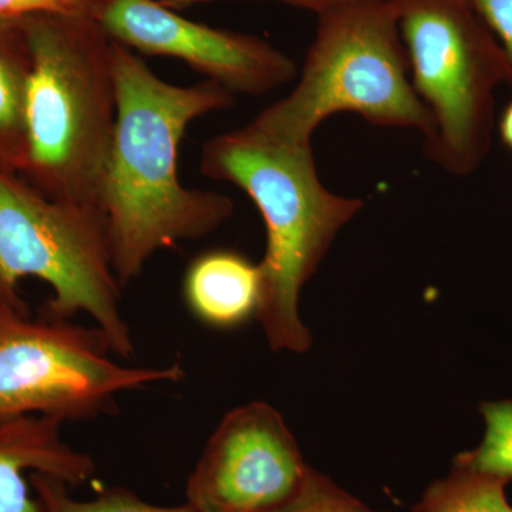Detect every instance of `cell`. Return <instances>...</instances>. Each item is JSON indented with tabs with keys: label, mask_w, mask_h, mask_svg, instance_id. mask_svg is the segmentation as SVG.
Listing matches in <instances>:
<instances>
[{
	"label": "cell",
	"mask_w": 512,
	"mask_h": 512,
	"mask_svg": "<svg viewBox=\"0 0 512 512\" xmlns=\"http://www.w3.org/2000/svg\"><path fill=\"white\" fill-rule=\"evenodd\" d=\"M97 22L114 42L143 55L183 60L232 94L264 96L298 76L291 57L268 40L202 25L160 0H109Z\"/></svg>",
	"instance_id": "9"
},
{
	"label": "cell",
	"mask_w": 512,
	"mask_h": 512,
	"mask_svg": "<svg viewBox=\"0 0 512 512\" xmlns=\"http://www.w3.org/2000/svg\"><path fill=\"white\" fill-rule=\"evenodd\" d=\"M40 512H197L190 504L161 507L147 503L126 488H110L93 500H76L69 494V485L40 473H30Z\"/></svg>",
	"instance_id": "14"
},
{
	"label": "cell",
	"mask_w": 512,
	"mask_h": 512,
	"mask_svg": "<svg viewBox=\"0 0 512 512\" xmlns=\"http://www.w3.org/2000/svg\"><path fill=\"white\" fill-rule=\"evenodd\" d=\"M30 70L20 20H0V168L22 173L28 161L25 97Z\"/></svg>",
	"instance_id": "12"
},
{
	"label": "cell",
	"mask_w": 512,
	"mask_h": 512,
	"mask_svg": "<svg viewBox=\"0 0 512 512\" xmlns=\"http://www.w3.org/2000/svg\"><path fill=\"white\" fill-rule=\"evenodd\" d=\"M20 23L30 55L23 174L52 200L100 210L117 116L113 40L82 16Z\"/></svg>",
	"instance_id": "3"
},
{
	"label": "cell",
	"mask_w": 512,
	"mask_h": 512,
	"mask_svg": "<svg viewBox=\"0 0 512 512\" xmlns=\"http://www.w3.org/2000/svg\"><path fill=\"white\" fill-rule=\"evenodd\" d=\"M279 512H377L342 490L330 478L312 470L308 483L293 503Z\"/></svg>",
	"instance_id": "16"
},
{
	"label": "cell",
	"mask_w": 512,
	"mask_h": 512,
	"mask_svg": "<svg viewBox=\"0 0 512 512\" xmlns=\"http://www.w3.org/2000/svg\"><path fill=\"white\" fill-rule=\"evenodd\" d=\"M25 278L52 289L46 316L70 320L86 313L113 355L134 356L103 212L52 200L0 168V302L23 301L18 285Z\"/></svg>",
	"instance_id": "5"
},
{
	"label": "cell",
	"mask_w": 512,
	"mask_h": 512,
	"mask_svg": "<svg viewBox=\"0 0 512 512\" xmlns=\"http://www.w3.org/2000/svg\"><path fill=\"white\" fill-rule=\"evenodd\" d=\"M63 421L45 414L0 419V512H40L25 473H40L77 487L92 480V456L64 441Z\"/></svg>",
	"instance_id": "10"
},
{
	"label": "cell",
	"mask_w": 512,
	"mask_h": 512,
	"mask_svg": "<svg viewBox=\"0 0 512 512\" xmlns=\"http://www.w3.org/2000/svg\"><path fill=\"white\" fill-rule=\"evenodd\" d=\"M117 116L101 192L114 274L123 288L154 254L212 234L234 214V201L195 190L177 174L178 147L192 121L228 109L235 94L205 80L175 86L133 50L113 40Z\"/></svg>",
	"instance_id": "1"
},
{
	"label": "cell",
	"mask_w": 512,
	"mask_h": 512,
	"mask_svg": "<svg viewBox=\"0 0 512 512\" xmlns=\"http://www.w3.org/2000/svg\"><path fill=\"white\" fill-rule=\"evenodd\" d=\"M498 134L508 150L512 151V100L505 106L500 121H498Z\"/></svg>",
	"instance_id": "20"
},
{
	"label": "cell",
	"mask_w": 512,
	"mask_h": 512,
	"mask_svg": "<svg viewBox=\"0 0 512 512\" xmlns=\"http://www.w3.org/2000/svg\"><path fill=\"white\" fill-rule=\"evenodd\" d=\"M477 15L493 33L503 50L507 79L505 86L512 93V0H468Z\"/></svg>",
	"instance_id": "18"
},
{
	"label": "cell",
	"mask_w": 512,
	"mask_h": 512,
	"mask_svg": "<svg viewBox=\"0 0 512 512\" xmlns=\"http://www.w3.org/2000/svg\"><path fill=\"white\" fill-rule=\"evenodd\" d=\"M231 2H276L284 5L293 6V8L312 10L313 13L319 10L329 8L336 3L346 2V0H160L165 8L178 10L195 8V6L212 5V3H231Z\"/></svg>",
	"instance_id": "19"
},
{
	"label": "cell",
	"mask_w": 512,
	"mask_h": 512,
	"mask_svg": "<svg viewBox=\"0 0 512 512\" xmlns=\"http://www.w3.org/2000/svg\"><path fill=\"white\" fill-rule=\"evenodd\" d=\"M485 434L480 446L458 454L453 464L504 483L512 481V400L481 404Z\"/></svg>",
	"instance_id": "15"
},
{
	"label": "cell",
	"mask_w": 512,
	"mask_h": 512,
	"mask_svg": "<svg viewBox=\"0 0 512 512\" xmlns=\"http://www.w3.org/2000/svg\"><path fill=\"white\" fill-rule=\"evenodd\" d=\"M298 83L262 111L249 131L286 144H312L329 117L352 113L377 127L433 136V120L409 80L393 0H346L319 10Z\"/></svg>",
	"instance_id": "4"
},
{
	"label": "cell",
	"mask_w": 512,
	"mask_h": 512,
	"mask_svg": "<svg viewBox=\"0 0 512 512\" xmlns=\"http://www.w3.org/2000/svg\"><path fill=\"white\" fill-rule=\"evenodd\" d=\"M507 483L453 464L447 477L429 485L413 512H512Z\"/></svg>",
	"instance_id": "13"
},
{
	"label": "cell",
	"mask_w": 512,
	"mask_h": 512,
	"mask_svg": "<svg viewBox=\"0 0 512 512\" xmlns=\"http://www.w3.org/2000/svg\"><path fill=\"white\" fill-rule=\"evenodd\" d=\"M313 468L281 414L252 402L225 414L187 481L197 512H279L302 493Z\"/></svg>",
	"instance_id": "8"
},
{
	"label": "cell",
	"mask_w": 512,
	"mask_h": 512,
	"mask_svg": "<svg viewBox=\"0 0 512 512\" xmlns=\"http://www.w3.org/2000/svg\"><path fill=\"white\" fill-rule=\"evenodd\" d=\"M393 3L414 92L433 120L424 153L457 177L476 173L493 144L503 50L468 0Z\"/></svg>",
	"instance_id": "6"
},
{
	"label": "cell",
	"mask_w": 512,
	"mask_h": 512,
	"mask_svg": "<svg viewBox=\"0 0 512 512\" xmlns=\"http://www.w3.org/2000/svg\"><path fill=\"white\" fill-rule=\"evenodd\" d=\"M184 301L204 325L229 330L256 319L264 296L261 265L232 249H212L191 261Z\"/></svg>",
	"instance_id": "11"
},
{
	"label": "cell",
	"mask_w": 512,
	"mask_h": 512,
	"mask_svg": "<svg viewBox=\"0 0 512 512\" xmlns=\"http://www.w3.org/2000/svg\"><path fill=\"white\" fill-rule=\"evenodd\" d=\"M100 329L30 318L28 306L0 302V419L45 414L93 420L117 410V397L150 384L178 383L183 366H123Z\"/></svg>",
	"instance_id": "7"
},
{
	"label": "cell",
	"mask_w": 512,
	"mask_h": 512,
	"mask_svg": "<svg viewBox=\"0 0 512 512\" xmlns=\"http://www.w3.org/2000/svg\"><path fill=\"white\" fill-rule=\"evenodd\" d=\"M200 170L241 188L264 218L268 241L259 262L264 296L256 319L269 348L308 352L311 332L299 316L303 285L365 202L342 197L323 185L312 144L278 143L247 127L207 141Z\"/></svg>",
	"instance_id": "2"
},
{
	"label": "cell",
	"mask_w": 512,
	"mask_h": 512,
	"mask_svg": "<svg viewBox=\"0 0 512 512\" xmlns=\"http://www.w3.org/2000/svg\"><path fill=\"white\" fill-rule=\"evenodd\" d=\"M109 0H0V20H22L36 15L99 18Z\"/></svg>",
	"instance_id": "17"
}]
</instances>
